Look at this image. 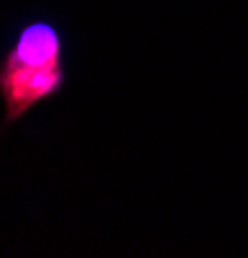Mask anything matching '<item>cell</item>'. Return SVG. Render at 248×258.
<instances>
[{
	"mask_svg": "<svg viewBox=\"0 0 248 258\" xmlns=\"http://www.w3.org/2000/svg\"><path fill=\"white\" fill-rule=\"evenodd\" d=\"M62 85V41L47 21H34L18 34L0 68V91L16 119Z\"/></svg>",
	"mask_w": 248,
	"mask_h": 258,
	"instance_id": "cell-1",
	"label": "cell"
}]
</instances>
